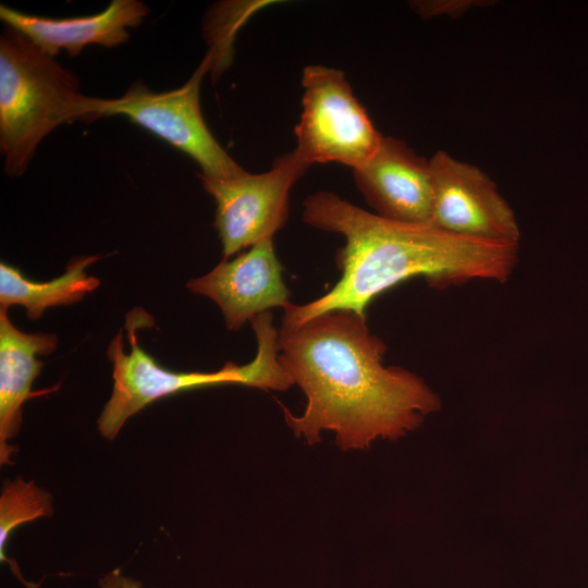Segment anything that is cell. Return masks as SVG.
<instances>
[{
  "mask_svg": "<svg viewBox=\"0 0 588 588\" xmlns=\"http://www.w3.org/2000/svg\"><path fill=\"white\" fill-rule=\"evenodd\" d=\"M279 362L306 396L287 426L308 444L330 430L342 450L367 449L378 438L396 439L419 427L440 407L439 396L416 373L384 366L387 344L366 316L340 309L293 328L279 329Z\"/></svg>",
  "mask_w": 588,
  "mask_h": 588,
  "instance_id": "1",
  "label": "cell"
},
{
  "mask_svg": "<svg viewBox=\"0 0 588 588\" xmlns=\"http://www.w3.org/2000/svg\"><path fill=\"white\" fill-rule=\"evenodd\" d=\"M303 206L305 223L345 238L335 253L341 278L317 299L289 304L282 328L340 309L366 316L377 296L412 278L441 287L475 280L502 283L518 262V244L464 237L432 223L389 220L331 192L309 195Z\"/></svg>",
  "mask_w": 588,
  "mask_h": 588,
  "instance_id": "2",
  "label": "cell"
},
{
  "mask_svg": "<svg viewBox=\"0 0 588 588\" xmlns=\"http://www.w3.org/2000/svg\"><path fill=\"white\" fill-rule=\"evenodd\" d=\"M147 322H151V318L146 311L132 310L125 321L131 351L124 350L122 331L108 345L113 388L97 420L100 434L108 440L114 439L133 415L169 395L222 384H243L265 391H286L294 384L279 362V329L273 326L271 311L250 321L257 341L254 359L242 366L228 362L212 372L174 371L160 366L138 345L136 331Z\"/></svg>",
  "mask_w": 588,
  "mask_h": 588,
  "instance_id": "3",
  "label": "cell"
},
{
  "mask_svg": "<svg viewBox=\"0 0 588 588\" xmlns=\"http://www.w3.org/2000/svg\"><path fill=\"white\" fill-rule=\"evenodd\" d=\"M76 76L28 38L7 27L0 37V150L4 171L20 176L54 128L87 118Z\"/></svg>",
  "mask_w": 588,
  "mask_h": 588,
  "instance_id": "4",
  "label": "cell"
},
{
  "mask_svg": "<svg viewBox=\"0 0 588 588\" xmlns=\"http://www.w3.org/2000/svg\"><path fill=\"white\" fill-rule=\"evenodd\" d=\"M212 63V52L208 50L191 77L172 90L157 93L136 82L115 99L89 97L86 122L124 115L189 156L201 170L198 175L225 179L240 174L244 169L215 138L200 109L201 82Z\"/></svg>",
  "mask_w": 588,
  "mask_h": 588,
  "instance_id": "5",
  "label": "cell"
},
{
  "mask_svg": "<svg viewBox=\"0 0 588 588\" xmlns=\"http://www.w3.org/2000/svg\"><path fill=\"white\" fill-rule=\"evenodd\" d=\"M296 155L309 167L338 162L353 170L378 149L382 135L354 96L343 72L323 65L303 70Z\"/></svg>",
  "mask_w": 588,
  "mask_h": 588,
  "instance_id": "6",
  "label": "cell"
},
{
  "mask_svg": "<svg viewBox=\"0 0 588 588\" xmlns=\"http://www.w3.org/2000/svg\"><path fill=\"white\" fill-rule=\"evenodd\" d=\"M308 168L293 150L279 156L264 173L244 170L225 179L198 175L216 201L213 225L224 259L264 241H273L287 221L290 192Z\"/></svg>",
  "mask_w": 588,
  "mask_h": 588,
  "instance_id": "7",
  "label": "cell"
},
{
  "mask_svg": "<svg viewBox=\"0 0 588 588\" xmlns=\"http://www.w3.org/2000/svg\"><path fill=\"white\" fill-rule=\"evenodd\" d=\"M429 161L432 224L464 237L519 244L520 229L514 210L482 170L444 150L437 151Z\"/></svg>",
  "mask_w": 588,
  "mask_h": 588,
  "instance_id": "8",
  "label": "cell"
},
{
  "mask_svg": "<svg viewBox=\"0 0 588 588\" xmlns=\"http://www.w3.org/2000/svg\"><path fill=\"white\" fill-rule=\"evenodd\" d=\"M273 241H264L232 259H222L207 274L194 278L187 289L212 299L220 308L226 328L235 331L247 321L274 307L284 309L290 290Z\"/></svg>",
  "mask_w": 588,
  "mask_h": 588,
  "instance_id": "9",
  "label": "cell"
},
{
  "mask_svg": "<svg viewBox=\"0 0 588 588\" xmlns=\"http://www.w3.org/2000/svg\"><path fill=\"white\" fill-rule=\"evenodd\" d=\"M358 191L375 213L394 221L431 223L430 161L406 143L383 136L372 157L353 170Z\"/></svg>",
  "mask_w": 588,
  "mask_h": 588,
  "instance_id": "10",
  "label": "cell"
},
{
  "mask_svg": "<svg viewBox=\"0 0 588 588\" xmlns=\"http://www.w3.org/2000/svg\"><path fill=\"white\" fill-rule=\"evenodd\" d=\"M148 13L147 5L138 0H112L99 13L65 19L26 14L0 5V19L7 27L52 58L62 49L77 57L88 45L113 48L125 44L130 37L127 29L140 25Z\"/></svg>",
  "mask_w": 588,
  "mask_h": 588,
  "instance_id": "11",
  "label": "cell"
},
{
  "mask_svg": "<svg viewBox=\"0 0 588 588\" xmlns=\"http://www.w3.org/2000/svg\"><path fill=\"white\" fill-rule=\"evenodd\" d=\"M58 338L49 333H25L9 319L8 310L0 308V464L12 465L16 452L9 442L22 426V406L35 395L51 390L34 392L35 379L44 363L38 355L51 354Z\"/></svg>",
  "mask_w": 588,
  "mask_h": 588,
  "instance_id": "12",
  "label": "cell"
},
{
  "mask_svg": "<svg viewBox=\"0 0 588 588\" xmlns=\"http://www.w3.org/2000/svg\"><path fill=\"white\" fill-rule=\"evenodd\" d=\"M99 256L73 258L63 274L46 282L27 279L17 268L0 264V305L8 310L12 305L25 307L27 318L39 319L49 307L72 305L99 286V280L86 273Z\"/></svg>",
  "mask_w": 588,
  "mask_h": 588,
  "instance_id": "13",
  "label": "cell"
},
{
  "mask_svg": "<svg viewBox=\"0 0 588 588\" xmlns=\"http://www.w3.org/2000/svg\"><path fill=\"white\" fill-rule=\"evenodd\" d=\"M53 514L51 494L34 481L23 478L7 480L0 494V560L8 563L13 574L27 587L19 566L7 555L10 536L19 526Z\"/></svg>",
  "mask_w": 588,
  "mask_h": 588,
  "instance_id": "14",
  "label": "cell"
},
{
  "mask_svg": "<svg viewBox=\"0 0 588 588\" xmlns=\"http://www.w3.org/2000/svg\"><path fill=\"white\" fill-rule=\"evenodd\" d=\"M411 4L413 9L424 17L437 15L461 16L471 8L480 5L477 0H439V1H415Z\"/></svg>",
  "mask_w": 588,
  "mask_h": 588,
  "instance_id": "15",
  "label": "cell"
},
{
  "mask_svg": "<svg viewBox=\"0 0 588 588\" xmlns=\"http://www.w3.org/2000/svg\"><path fill=\"white\" fill-rule=\"evenodd\" d=\"M98 585L99 588H143L140 581L124 575L120 568L105 574Z\"/></svg>",
  "mask_w": 588,
  "mask_h": 588,
  "instance_id": "16",
  "label": "cell"
}]
</instances>
